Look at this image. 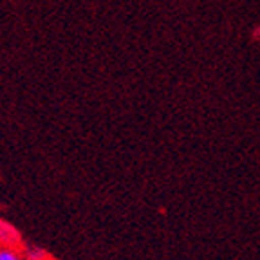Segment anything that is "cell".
<instances>
[{
	"label": "cell",
	"instance_id": "obj_2",
	"mask_svg": "<svg viewBox=\"0 0 260 260\" xmlns=\"http://www.w3.org/2000/svg\"><path fill=\"white\" fill-rule=\"evenodd\" d=\"M24 256L25 260H49L47 251L37 244H24Z\"/></svg>",
	"mask_w": 260,
	"mask_h": 260
},
{
	"label": "cell",
	"instance_id": "obj_3",
	"mask_svg": "<svg viewBox=\"0 0 260 260\" xmlns=\"http://www.w3.org/2000/svg\"><path fill=\"white\" fill-rule=\"evenodd\" d=\"M0 260H25V256L13 248H0Z\"/></svg>",
	"mask_w": 260,
	"mask_h": 260
},
{
	"label": "cell",
	"instance_id": "obj_1",
	"mask_svg": "<svg viewBox=\"0 0 260 260\" xmlns=\"http://www.w3.org/2000/svg\"><path fill=\"white\" fill-rule=\"evenodd\" d=\"M24 246V239H22L20 232L16 230L13 224L8 220L0 219V248H20Z\"/></svg>",
	"mask_w": 260,
	"mask_h": 260
}]
</instances>
